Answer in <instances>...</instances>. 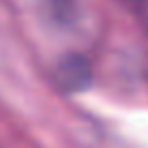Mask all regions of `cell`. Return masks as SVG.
<instances>
[{"label": "cell", "instance_id": "cell-2", "mask_svg": "<svg viewBox=\"0 0 148 148\" xmlns=\"http://www.w3.org/2000/svg\"><path fill=\"white\" fill-rule=\"evenodd\" d=\"M133 2H135V13L140 15V19L148 28V0H133Z\"/></svg>", "mask_w": 148, "mask_h": 148}, {"label": "cell", "instance_id": "cell-1", "mask_svg": "<svg viewBox=\"0 0 148 148\" xmlns=\"http://www.w3.org/2000/svg\"><path fill=\"white\" fill-rule=\"evenodd\" d=\"M58 77H60V84L69 90H79L82 86L88 84V77H90V69L86 64V60L82 58H69L60 64L58 69Z\"/></svg>", "mask_w": 148, "mask_h": 148}]
</instances>
